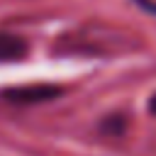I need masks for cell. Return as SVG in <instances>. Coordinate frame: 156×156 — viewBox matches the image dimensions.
Segmentation results:
<instances>
[{"label": "cell", "instance_id": "obj_1", "mask_svg": "<svg viewBox=\"0 0 156 156\" xmlns=\"http://www.w3.org/2000/svg\"><path fill=\"white\" fill-rule=\"evenodd\" d=\"M63 93L61 85L54 83H27V85H10L0 93V100L12 105V107H29V105H41Z\"/></svg>", "mask_w": 156, "mask_h": 156}, {"label": "cell", "instance_id": "obj_4", "mask_svg": "<svg viewBox=\"0 0 156 156\" xmlns=\"http://www.w3.org/2000/svg\"><path fill=\"white\" fill-rule=\"evenodd\" d=\"M149 112L156 115V95H151V100H149Z\"/></svg>", "mask_w": 156, "mask_h": 156}, {"label": "cell", "instance_id": "obj_3", "mask_svg": "<svg viewBox=\"0 0 156 156\" xmlns=\"http://www.w3.org/2000/svg\"><path fill=\"white\" fill-rule=\"evenodd\" d=\"M124 124H127V119L122 117V115H110L107 119H102V132H107V134H122L124 132Z\"/></svg>", "mask_w": 156, "mask_h": 156}, {"label": "cell", "instance_id": "obj_2", "mask_svg": "<svg viewBox=\"0 0 156 156\" xmlns=\"http://www.w3.org/2000/svg\"><path fill=\"white\" fill-rule=\"evenodd\" d=\"M27 49H29V44H27L22 37L10 34V32H0V61L24 58V56H27Z\"/></svg>", "mask_w": 156, "mask_h": 156}]
</instances>
